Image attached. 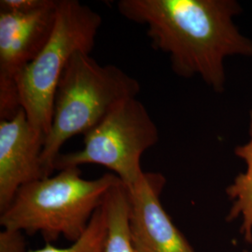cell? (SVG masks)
I'll list each match as a JSON object with an SVG mask.
<instances>
[{"mask_svg": "<svg viewBox=\"0 0 252 252\" xmlns=\"http://www.w3.org/2000/svg\"><path fill=\"white\" fill-rule=\"evenodd\" d=\"M119 13L147 27L154 50L169 56L173 71L198 76L218 94L225 89L226 58L252 57V39L234 25V0H120Z\"/></svg>", "mask_w": 252, "mask_h": 252, "instance_id": "obj_1", "label": "cell"}, {"mask_svg": "<svg viewBox=\"0 0 252 252\" xmlns=\"http://www.w3.org/2000/svg\"><path fill=\"white\" fill-rule=\"evenodd\" d=\"M119 181L110 173L85 180L80 167L63 168L19 189L9 207L0 212V224L28 234L39 233L47 243L60 236L73 243L85 232L108 190Z\"/></svg>", "mask_w": 252, "mask_h": 252, "instance_id": "obj_2", "label": "cell"}, {"mask_svg": "<svg viewBox=\"0 0 252 252\" xmlns=\"http://www.w3.org/2000/svg\"><path fill=\"white\" fill-rule=\"evenodd\" d=\"M139 81L115 64H101L90 54L76 53L66 64L54 94L53 118L41 162L46 177L63 144L85 135L120 102L137 97Z\"/></svg>", "mask_w": 252, "mask_h": 252, "instance_id": "obj_3", "label": "cell"}, {"mask_svg": "<svg viewBox=\"0 0 252 252\" xmlns=\"http://www.w3.org/2000/svg\"><path fill=\"white\" fill-rule=\"evenodd\" d=\"M102 17L78 0H57L54 29L48 41L19 80L22 108L28 120L48 134L55 91L76 53L91 54Z\"/></svg>", "mask_w": 252, "mask_h": 252, "instance_id": "obj_4", "label": "cell"}, {"mask_svg": "<svg viewBox=\"0 0 252 252\" xmlns=\"http://www.w3.org/2000/svg\"><path fill=\"white\" fill-rule=\"evenodd\" d=\"M83 136L82 149L60 153L54 161V170L98 164L130 187L144 174L141 157L157 144L159 131L143 103L134 97L120 102Z\"/></svg>", "mask_w": 252, "mask_h": 252, "instance_id": "obj_5", "label": "cell"}, {"mask_svg": "<svg viewBox=\"0 0 252 252\" xmlns=\"http://www.w3.org/2000/svg\"><path fill=\"white\" fill-rule=\"evenodd\" d=\"M57 0L30 13L0 11V121L22 108L19 80L54 29Z\"/></svg>", "mask_w": 252, "mask_h": 252, "instance_id": "obj_6", "label": "cell"}, {"mask_svg": "<svg viewBox=\"0 0 252 252\" xmlns=\"http://www.w3.org/2000/svg\"><path fill=\"white\" fill-rule=\"evenodd\" d=\"M165 178L144 172L130 187L129 225L136 252H197L164 210L161 194Z\"/></svg>", "mask_w": 252, "mask_h": 252, "instance_id": "obj_7", "label": "cell"}, {"mask_svg": "<svg viewBox=\"0 0 252 252\" xmlns=\"http://www.w3.org/2000/svg\"><path fill=\"white\" fill-rule=\"evenodd\" d=\"M46 136L28 120L24 108L0 121V212L23 186L47 178L41 162Z\"/></svg>", "mask_w": 252, "mask_h": 252, "instance_id": "obj_8", "label": "cell"}, {"mask_svg": "<svg viewBox=\"0 0 252 252\" xmlns=\"http://www.w3.org/2000/svg\"><path fill=\"white\" fill-rule=\"evenodd\" d=\"M102 207L108 224L104 252H136L130 233L128 189L122 181L108 190Z\"/></svg>", "mask_w": 252, "mask_h": 252, "instance_id": "obj_9", "label": "cell"}, {"mask_svg": "<svg viewBox=\"0 0 252 252\" xmlns=\"http://www.w3.org/2000/svg\"><path fill=\"white\" fill-rule=\"evenodd\" d=\"M250 140L235 147L234 154L247 164V170L235 177L233 183L226 189L233 207L228 214V220L242 219L241 233L248 242H252V109L250 112Z\"/></svg>", "mask_w": 252, "mask_h": 252, "instance_id": "obj_10", "label": "cell"}, {"mask_svg": "<svg viewBox=\"0 0 252 252\" xmlns=\"http://www.w3.org/2000/svg\"><path fill=\"white\" fill-rule=\"evenodd\" d=\"M108 224L105 210L100 206L81 237L67 248H56L47 243L43 248L28 252H104L107 239Z\"/></svg>", "mask_w": 252, "mask_h": 252, "instance_id": "obj_11", "label": "cell"}, {"mask_svg": "<svg viewBox=\"0 0 252 252\" xmlns=\"http://www.w3.org/2000/svg\"><path fill=\"white\" fill-rule=\"evenodd\" d=\"M0 252H28L24 232L3 228L0 233Z\"/></svg>", "mask_w": 252, "mask_h": 252, "instance_id": "obj_12", "label": "cell"}, {"mask_svg": "<svg viewBox=\"0 0 252 252\" xmlns=\"http://www.w3.org/2000/svg\"><path fill=\"white\" fill-rule=\"evenodd\" d=\"M53 0H1L0 11L30 13L49 6Z\"/></svg>", "mask_w": 252, "mask_h": 252, "instance_id": "obj_13", "label": "cell"}]
</instances>
